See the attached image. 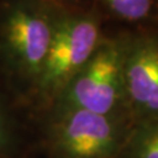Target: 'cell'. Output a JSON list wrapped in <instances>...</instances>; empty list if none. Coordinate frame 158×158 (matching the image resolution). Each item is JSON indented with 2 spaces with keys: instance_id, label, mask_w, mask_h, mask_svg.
Returning a JSON list of instances; mask_svg holds the SVG:
<instances>
[{
  "instance_id": "9",
  "label": "cell",
  "mask_w": 158,
  "mask_h": 158,
  "mask_svg": "<svg viewBox=\"0 0 158 158\" xmlns=\"http://www.w3.org/2000/svg\"><path fill=\"white\" fill-rule=\"evenodd\" d=\"M52 2H54V4H56V5H61L62 2H74V1H77V0H49Z\"/></svg>"
},
{
  "instance_id": "1",
  "label": "cell",
  "mask_w": 158,
  "mask_h": 158,
  "mask_svg": "<svg viewBox=\"0 0 158 158\" xmlns=\"http://www.w3.org/2000/svg\"><path fill=\"white\" fill-rule=\"evenodd\" d=\"M59 8L49 0H0V77L28 107Z\"/></svg>"
},
{
  "instance_id": "7",
  "label": "cell",
  "mask_w": 158,
  "mask_h": 158,
  "mask_svg": "<svg viewBox=\"0 0 158 158\" xmlns=\"http://www.w3.org/2000/svg\"><path fill=\"white\" fill-rule=\"evenodd\" d=\"M118 158H158V118L134 122Z\"/></svg>"
},
{
  "instance_id": "2",
  "label": "cell",
  "mask_w": 158,
  "mask_h": 158,
  "mask_svg": "<svg viewBox=\"0 0 158 158\" xmlns=\"http://www.w3.org/2000/svg\"><path fill=\"white\" fill-rule=\"evenodd\" d=\"M48 158H118L134 119L81 109L47 110L38 116Z\"/></svg>"
},
{
  "instance_id": "4",
  "label": "cell",
  "mask_w": 158,
  "mask_h": 158,
  "mask_svg": "<svg viewBox=\"0 0 158 158\" xmlns=\"http://www.w3.org/2000/svg\"><path fill=\"white\" fill-rule=\"evenodd\" d=\"M124 45L125 38H103L89 60L69 80L47 110L81 109L131 117L123 73Z\"/></svg>"
},
{
  "instance_id": "6",
  "label": "cell",
  "mask_w": 158,
  "mask_h": 158,
  "mask_svg": "<svg viewBox=\"0 0 158 158\" xmlns=\"http://www.w3.org/2000/svg\"><path fill=\"white\" fill-rule=\"evenodd\" d=\"M35 114L0 77V158H26Z\"/></svg>"
},
{
  "instance_id": "5",
  "label": "cell",
  "mask_w": 158,
  "mask_h": 158,
  "mask_svg": "<svg viewBox=\"0 0 158 158\" xmlns=\"http://www.w3.org/2000/svg\"><path fill=\"white\" fill-rule=\"evenodd\" d=\"M125 94L131 117L158 118V39L152 35L125 38Z\"/></svg>"
},
{
  "instance_id": "3",
  "label": "cell",
  "mask_w": 158,
  "mask_h": 158,
  "mask_svg": "<svg viewBox=\"0 0 158 158\" xmlns=\"http://www.w3.org/2000/svg\"><path fill=\"white\" fill-rule=\"evenodd\" d=\"M102 39L101 23L95 13L59 8L49 51L29 101V108L36 116L51 107Z\"/></svg>"
},
{
  "instance_id": "8",
  "label": "cell",
  "mask_w": 158,
  "mask_h": 158,
  "mask_svg": "<svg viewBox=\"0 0 158 158\" xmlns=\"http://www.w3.org/2000/svg\"><path fill=\"white\" fill-rule=\"evenodd\" d=\"M114 17L124 21L143 20L152 10V0H102Z\"/></svg>"
}]
</instances>
